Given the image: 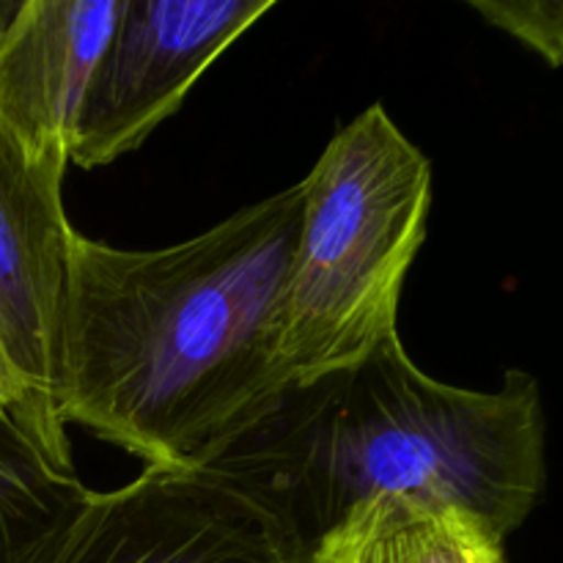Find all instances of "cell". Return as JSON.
<instances>
[{"instance_id":"cell-4","label":"cell","mask_w":563,"mask_h":563,"mask_svg":"<svg viewBox=\"0 0 563 563\" xmlns=\"http://www.w3.org/2000/svg\"><path fill=\"white\" fill-rule=\"evenodd\" d=\"M273 0H121L93 66L69 163L99 168L130 154L181 108L198 77Z\"/></svg>"},{"instance_id":"cell-9","label":"cell","mask_w":563,"mask_h":563,"mask_svg":"<svg viewBox=\"0 0 563 563\" xmlns=\"http://www.w3.org/2000/svg\"><path fill=\"white\" fill-rule=\"evenodd\" d=\"M91 489L49 462L42 445L0 410V563H44L58 548Z\"/></svg>"},{"instance_id":"cell-1","label":"cell","mask_w":563,"mask_h":563,"mask_svg":"<svg viewBox=\"0 0 563 563\" xmlns=\"http://www.w3.org/2000/svg\"><path fill=\"white\" fill-rule=\"evenodd\" d=\"M300 181L159 251L71 234L60 423L143 467H201L286 388L278 313Z\"/></svg>"},{"instance_id":"cell-6","label":"cell","mask_w":563,"mask_h":563,"mask_svg":"<svg viewBox=\"0 0 563 563\" xmlns=\"http://www.w3.org/2000/svg\"><path fill=\"white\" fill-rule=\"evenodd\" d=\"M44 563H300L245 493L207 467H143L86 509Z\"/></svg>"},{"instance_id":"cell-10","label":"cell","mask_w":563,"mask_h":563,"mask_svg":"<svg viewBox=\"0 0 563 563\" xmlns=\"http://www.w3.org/2000/svg\"><path fill=\"white\" fill-rule=\"evenodd\" d=\"M473 9L517 42L542 55L550 66L563 58V9L553 0H471Z\"/></svg>"},{"instance_id":"cell-7","label":"cell","mask_w":563,"mask_h":563,"mask_svg":"<svg viewBox=\"0 0 563 563\" xmlns=\"http://www.w3.org/2000/svg\"><path fill=\"white\" fill-rule=\"evenodd\" d=\"M121 0L0 3V121L44 168L66 170L93 66Z\"/></svg>"},{"instance_id":"cell-5","label":"cell","mask_w":563,"mask_h":563,"mask_svg":"<svg viewBox=\"0 0 563 563\" xmlns=\"http://www.w3.org/2000/svg\"><path fill=\"white\" fill-rule=\"evenodd\" d=\"M60 187L64 170L33 163L0 121V346L31 401L38 445L58 471L75 473L58 418L60 328L75 234Z\"/></svg>"},{"instance_id":"cell-8","label":"cell","mask_w":563,"mask_h":563,"mask_svg":"<svg viewBox=\"0 0 563 563\" xmlns=\"http://www.w3.org/2000/svg\"><path fill=\"white\" fill-rule=\"evenodd\" d=\"M308 563H506L504 542L471 515L405 495L357 506Z\"/></svg>"},{"instance_id":"cell-11","label":"cell","mask_w":563,"mask_h":563,"mask_svg":"<svg viewBox=\"0 0 563 563\" xmlns=\"http://www.w3.org/2000/svg\"><path fill=\"white\" fill-rule=\"evenodd\" d=\"M0 410L14 412L16 421L27 429V432L36 438V429H33V412H31V401H27L25 388H22L20 377L11 368L9 357H5L3 346H0ZM38 443V440H36Z\"/></svg>"},{"instance_id":"cell-3","label":"cell","mask_w":563,"mask_h":563,"mask_svg":"<svg viewBox=\"0 0 563 563\" xmlns=\"http://www.w3.org/2000/svg\"><path fill=\"white\" fill-rule=\"evenodd\" d=\"M300 196L278 313L286 385L352 366L396 335L401 286L427 236L432 165L372 104L328 143Z\"/></svg>"},{"instance_id":"cell-2","label":"cell","mask_w":563,"mask_h":563,"mask_svg":"<svg viewBox=\"0 0 563 563\" xmlns=\"http://www.w3.org/2000/svg\"><path fill=\"white\" fill-rule=\"evenodd\" d=\"M201 467L245 493L300 563L377 495L465 511L506 542L548 482L542 390L517 368L500 390L438 383L388 335L352 366L280 388Z\"/></svg>"}]
</instances>
